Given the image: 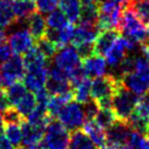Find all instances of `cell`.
Wrapping results in <instances>:
<instances>
[{"label":"cell","instance_id":"obj_1","mask_svg":"<svg viewBox=\"0 0 149 149\" xmlns=\"http://www.w3.org/2000/svg\"><path fill=\"white\" fill-rule=\"evenodd\" d=\"M127 87L138 97L149 93V61L141 54L134 58V70L120 77Z\"/></svg>","mask_w":149,"mask_h":149},{"label":"cell","instance_id":"obj_2","mask_svg":"<svg viewBox=\"0 0 149 149\" xmlns=\"http://www.w3.org/2000/svg\"><path fill=\"white\" fill-rule=\"evenodd\" d=\"M119 29L125 37L136 42L137 45H143L149 39V27L137 17L131 4L123 10Z\"/></svg>","mask_w":149,"mask_h":149},{"label":"cell","instance_id":"obj_3","mask_svg":"<svg viewBox=\"0 0 149 149\" xmlns=\"http://www.w3.org/2000/svg\"><path fill=\"white\" fill-rule=\"evenodd\" d=\"M120 82V77L113 75H104L96 77L91 82V98L99 108H111L113 94Z\"/></svg>","mask_w":149,"mask_h":149},{"label":"cell","instance_id":"obj_4","mask_svg":"<svg viewBox=\"0 0 149 149\" xmlns=\"http://www.w3.org/2000/svg\"><path fill=\"white\" fill-rule=\"evenodd\" d=\"M138 100L139 97L130 91L127 87H125L120 79L113 94L111 106L118 119L121 121H127L135 110Z\"/></svg>","mask_w":149,"mask_h":149},{"label":"cell","instance_id":"obj_5","mask_svg":"<svg viewBox=\"0 0 149 149\" xmlns=\"http://www.w3.org/2000/svg\"><path fill=\"white\" fill-rule=\"evenodd\" d=\"M70 139V131L61 122L50 120L42 141L46 149H69Z\"/></svg>","mask_w":149,"mask_h":149},{"label":"cell","instance_id":"obj_6","mask_svg":"<svg viewBox=\"0 0 149 149\" xmlns=\"http://www.w3.org/2000/svg\"><path fill=\"white\" fill-rule=\"evenodd\" d=\"M97 26L79 24L74 27V33L72 38V45L77 49L82 58L88 57L95 52L94 44L98 35Z\"/></svg>","mask_w":149,"mask_h":149},{"label":"cell","instance_id":"obj_7","mask_svg":"<svg viewBox=\"0 0 149 149\" xmlns=\"http://www.w3.org/2000/svg\"><path fill=\"white\" fill-rule=\"evenodd\" d=\"M82 57L74 46H64L59 48L54 56V66L64 71L68 76L82 66Z\"/></svg>","mask_w":149,"mask_h":149},{"label":"cell","instance_id":"obj_8","mask_svg":"<svg viewBox=\"0 0 149 149\" xmlns=\"http://www.w3.org/2000/svg\"><path fill=\"white\" fill-rule=\"evenodd\" d=\"M59 122H61L69 131H75L79 127H83L84 122L86 121V116L84 111V107L77 101H70L59 111Z\"/></svg>","mask_w":149,"mask_h":149},{"label":"cell","instance_id":"obj_9","mask_svg":"<svg viewBox=\"0 0 149 149\" xmlns=\"http://www.w3.org/2000/svg\"><path fill=\"white\" fill-rule=\"evenodd\" d=\"M136 46V42L128 39L127 37L119 36L114 44L111 46V48L104 56L108 65L112 69H118L121 65V63L124 61V59L128 56L127 52L134 51Z\"/></svg>","mask_w":149,"mask_h":149},{"label":"cell","instance_id":"obj_10","mask_svg":"<svg viewBox=\"0 0 149 149\" xmlns=\"http://www.w3.org/2000/svg\"><path fill=\"white\" fill-rule=\"evenodd\" d=\"M0 73L2 77V84L6 87L24 79L26 69L21 54H12L11 58L2 63L0 65Z\"/></svg>","mask_w":149,"mask_h":149},{"label":"cell","instance_id":"obj_11","mask_svg":"<svg viewBox=\"0 0 149 149\" xmlns=\"http://www.w3.org/2000/svg\"><path fill=\"white\" fill-rule=\"evenodd\" d=\"M34 37L27 27H19L8 35V44L17 54H25L34 47Z\"/></svg>","mask_w":149,"mask_h":149},{"label":"cell","instance_id":"obj_12","mask_svg":"<svg viewBox=\"0 0 149 149\" xmlns=\"http://www.w3.org/2000/svg\"><path fill=\"white\" fill-rule=\"evenodd\" d=\"M71 85L72 83L64 71L60 70L57 66H54L48 70L46 88L50 93V95H59L72 91Z\"/></svg>","mask_w":149,"mask_h":149},{"label":"cell","instance_id":"obj_13","mask_svg":"<svg viewBox=\"0 0 149 149\" xmlns=\"http://www.w3.org/2000/svg\"><path fill=\"white\" fill-rule=\"evenodd\" d=\"M84 73L89 79H96L107 74L108 63L106 61L104 56H100L98 54H94L83 58L82 62Z\"/></svg>","mask_w":149,"mask_h":149},{"label":"cell","instance_id":"obj_14","mask_svg":"<svg viewBox=\"0 0 149 149\" xmlns=\"http://www.w3.org/2000/svg\"><path fill=\"white\" fill-rule=\"evenodd\" d=\"M47 77H48V69L42 68V69L26 71L23 79L27 89L32 93H36L46 87Z\"/></svg>","mask_w":149,"mask_h":149},{"label":"cell","instance_id":"obj_15","mask_svg":"<svg viewBox=\"0 0 149 149\" xmlns=\"http://www.w3.org/2000/svg\"><path fill=\"white\" fill-rule=\"evenodd\" d=\"M131 131L132 127L126 121L118 120L111 127L108 128L107 141L114 144H127Z\"/></svg>","mask_w":149,"mask_h":149},{"label":"cell","instance_id":"obj_16","mask_svg":"<svg viewBox=\"0 0 149 149\" xmlns=\"http://www.w3.org/2000/svg\"><path fill=\"white\" fill-rule=\"evenodd\" d=\"M83 132L97 147H102L107 143V132L97 123L95 119H86L83 124Z\"/></svg>","mask_w":149,"mask_h":149},{"label":"cell","instance_id":"obj_17","mask_svg":"<svg viewBox=\"0 0 149 149\" xmlns=\"http://www.w3.org/2000/svg\"><path fill=\"white\" fill-rule=\"evenodd\" d=\"M118 37H119V32L116 29L100 31V33H98L97 35L95 44H94L95 54L104 56L108 50L111 48V46L114 44Z\"/></svg>","mask_w":149,"mask_h":149},{"label":"cell","instance_id":"obj_18","mask_svg":"<svg viewBox=\"0 0 149 149\" xmlns=\"http://www.w3.org/2000/svg\"><path fill=\"white\" fill-rule=\"evenodd\" d=\"M26 27L31 32L34 39H40L46 35L47 32V22L42 17V13L38 11H34L27 19H26Z\"/></svg>","mask_w":149,"mask_h":149},{"label":"cell","instance_id":"obj_19","mask_svg":"<svg viewBox=\"0 0 149 149\" xmlns=\"http://www.w3.org/2000/svg\"><path fill=\"white\" fill-rule=\"evenodd\" d=\"M22 132H23V145H32L36 143H40L45 134V127H40L37 125H33L27 121L22 122Z\"/></svg>","mask_w":149,"mask_h":149},{"label":"cell","instance_id":"obj_20","mask_svg":"<svg viewBox=\"0 0 149 149\" xmlns=\"http://www.w3.org/2000/svg\"><path fill=\"white\" fill-rule=\"evenodd\" d=\"M74 99V94H73V89L70 91H66L63 94H59V95H51L50 96L48 104H47V111L51 118L52 116H58L59 111L65 106L68 102H70Z\"/></svg>","mask_w":149,"mask_h":149},{"label":"cell","instance_id":"obj_21","mask_svg":"<svg viewBox=\"0 0 149 149\" xmlns=\"http://www.w3.org/2000/svg\"><path fill=\"white\" fill-rule=\"evenodd\" d=\"M59 8L71 23L79 22L83 3L81 0H59Z\"/></svg>","mask_w":149,"mask_h":149},{"label":"cell","instance_id":"obj_22","mask_svg":"<svg viewBox=\"0 0 149 149\" xmlns=\"http://www.w3.org/2000/svg\"><path fill=\"white\" fill-rule=\"evenodd\" d=\"M24 64L26 71L34 70V69H42V68H47V63L49 59L42 54L37 47L34 46L29 52H26L24 56Z\"/></svg>","mask_w":149,"mask_h":149},{"label":"cell","instance_id":"obj_23","mask_svg":"<svg viewBox=\"0 0 149 149\" xmlns=\"http://www.w3.org/2000/svg\"><path fill=\"white\" fill-rule=\"evenodd\" d=\"M17 23L13 0H0V27L9 29Z\"/></svg>","mask_w":149,"mask_h":149},{"label":"cell","instance_id":"obj_24","mask_svg":"<svg viewBox=\"0 0 149 149\" xmlns=\"http://www.w3.org/2000/svg\"><path fill=\"white\" fill-rule=\"evenodd\" d=\"M13 9L17 21H26L34 10H36L35 0H15L13 1Z\"/></svg>","mask_w":149,"mask_h":149},{"label":"cell","instance_id":"obj_25","mask_svg":"<svg viewBox=\"0 0 149 149\" xmlns=\"http://www.w3.org/2000/svg\"><path fill=\"white\" fill-rule=\"evenodd\" d=\"M69 149H98L86 134L79 130L73 131L71 135Z\"/></svg>","mask_w":149,"mask_h":149},{"label":"cell","instance_id":"obj_26","mask_svg":"<svg viewBox=\"0 0 149 149\" xmlns=\"http://www.w3.org/2000/svg\"><path fill=\"white\" fill-rule=\"evenodd\" d=\"M37 106V100H36V96L32 91H27L21 99L17 101V104L13 107L17 108V110L22 114L23 118L29 116L32 112L35 110V108Z\"/></svg>","mask_w":149,"mask_h":149},{"label":"cell","instance_id":"obj_27","mask_svg":"<svg viewBox=\"0 0 149 149\" xmlns=\"http://www.w3.org/2000/svg\"><path fill=\"white\" fill-rule=\"evenodd\" d=\"M22 123H4L3 132L4 136L13 145V147H20L23 141Z\"/></svg>","mask_w":149,"mask_h":149},{"label":"cell","instance_id":"obj_28","mask_svg":"<svg viewBox=\"0 0 149 149\" xmlns=\"http://www.w3.org/2000/svg\"><path fill=\"white\" fill-rule=\"evenodd\" d=\"M91 82L89 81V77H85L83 81L74 85L73 94H74V99L81 104H85L88 102L91 98Z\"/></svg>","mask_w":149,"mask_h":149},{"label":"cell","instance_id":"obj_29","mask_svg":"<svg viewBox=\"0 0 149 149\" xmlns=\"http://www.w3.org/2000/svg\"><path fill=\"white\" fill-rule=\"evenodd\" d=\"M94 119L104 130H108L109 127H111L112 125L119 120L112 108H99V110H98V112H97V114H96Z\"/></svg>","mask_w":149,"mask_h":149},{"label":"cell","instance_id":"obj_30","mask_svg":"<svg viewBox=\"0 0 149 149\" xmlns=\"http://www.w3.org/2000/svg\"><path fill=\"white\" fill-rule=\"evenodd\" d=\"M98 15H99L98 6H83L82 13L79 20V24L97 26Z\"/></svg>","mask_w":149,"mask_h":149},{"label":"cell","instance_id":"obj_31","mask_svg":"<svg viewBox=\"0 0 149 149\" xmlns=\"http://www.w3.org/2000/svg\"><path fill=\"white\" fill-rule=\"evenodd\" d=\"M46 22H47V29L58 31L62 29L69 21L61 10H54L49 14H47Z\"/></svg>","mask_w":149,"mask_h":149},{"label":"cell","instance_id":"obj_32","mask_svg":"<svg viewBox=\"0 0 149 149\" xmlns=\"http://www.w3.org/2000/svg\"><path fill=\"white\" fill-rule=\"evenodd\" d=\"M7 91L10 104L11 106H15L17 104V101L29 91V89H27V87L25 86V84L17 82V83H14L7 87V91Z\"/></svg>","mask_w":149,"mask_h":149},{"label":"cell","instance_id":"obj_33","mask_svg":"<svg viewBox=\"0 0 149 149\" xmlns=\"http://www.w3.org/2000/svg\"><path fill=\"white\" fill-rule=\"evenodd\" d=\"M132 8L134 9L137 17L141 19V21L149 27V0H138L131 2Z\"/></svg>","mask_w":149,"mask_h":149},{"label":"cell","instance_id":"obj_34","mask_svg":"<svg viewBox=\"0 0 149 149\" xmlns=\"http://www.w3.org/2000/svg\"><path fill=\"white\" fill-rule=\"evenodd\" d=\"M127 144L131 149H149V141L146 135L134 131L133 128L128 137Z\"/></svg>","mask_w":149,"mask_h":149},{"label":"cell","instance_id":"obj_35","mask_svg":"<svg viewBox=\"0 0 149 149\" xmlns=\"http://www.w3.org/2000/svg\"><path fill=\"white\" fill-rule=\"evenodd\" d=\"M36 47H37L38 49L40 50L48 59L54 58V56L56 54L57 50H58V47L54 45L50 39H48V38L46 37V36H44V37L40 38V39H38Z\"/></svg>","mask_w":149,"mask_h":149},{"label":"cell","instance_id":"obj_36","mask_svg":"<svg viewBox=\"0 0 149 149\" xmlns=\"http://www.w3.org/2000/svg\"><path fill=\"white\" fill-rule=\"evenodd\" d=\"M59 6V0H35L36 11L42 14H49Z\"/></svg>","mask_w":149,"mask_h":149},{"label":"cell","instance_id":"obj_37","mask_svg":"<svg viewBox=\"0 0 149 149\" xmlns=\"http://www.w3.org/2000/svg\"><path fill=\"white\" fill-rule=\"evenodd\" d=\"M1 116L4 123H22L24 121V118L22 116V114L13 106L7 108Z\"/></svg>","mask_w":149,"mask_h":149},{"label":"cell","instance_id":"obj_38","mask_svg":"<svg viewBox=\"0 0 149 149\" xmlns=\"http://www.w3.org/2000/svg\"><path fill=\"white\" fill-rule=\"evenodd\" d=\"M134 112H136L137 114H139L149 122V93L139 97Z\"/></svg>","mask_w":149,"mask_h":149},{"label":"cell","instance_id":"obj_39","mask_svg":"<svg viewBox=\"0 0 149 149\" xmlns=\"http://www.w3.org/2000/svg\"><path fill=\"white\" fill-rule=\"evenodd\" d=\"M12 52L13 51L9 44H6L4 42L0 44V65L12 57Z\"/></svg>","mask_w":149,"mask_h":149},{"label":"cell","instance_id":"obj_40","mask_svg":"<svg viewBox=\"0 0 149 149\" xmlns=\"http://www.w3.org/2000/svg\"><path fill=\"white\" fill-rule=\"evenodd\" d=\"M10 106L11 104H10V101H9L7 91H3V89H0V111L3 112Z\"/></svg>","mask_w":149,"mask_h":149},{"label":"cell","instance_id":"obj_41","mask_svg":"<svg viewBox=\"0 0 149 149\" xmlns=\"http://www.w3.org/2000/svg\"><path fill=\"white\" fill-rule=\"evenodd\" d=\"M100 149H131L128 144H114V143H109L107 141Z\"/></svg>","mask_w":149,"mask_h":149},{"label":"cell","instance_id":"obj_42","mask_svg":"<svg viewBox=\"0 0 149 149\" xmlns=\"http://www.w3.org/2000/svg\"><path fill=\"white\" fill-rule=\"evenodd\" d=\"M0 149H14L13 145L2 133H0Z\"/></svg>","mask_w":149,"mask_h":149},{"label":"cell","instance_id":"obj_43","mask_svg":"<svg viewBox=\"0 0 149 149\" xmlns=\"http://www.w3.org/2000/svg\"><path fill=\"white\" fill-rule=\"evenodd\" d=\"M17 149H46L42 141L40 143H36V144H32V145H23L17 147Z\"/></svg>","mask_w":149,"mask_h":149},{"label":"cell","instance_id":"obj_44","mask_svg":"<svg viewBox=\"0 0 149 149\" xmlns=\"http://www.w3.org/2000/svg\"><path fill=\"white\" fill-rule=\"evenodd\" d=\"M83 6H98L100 0H81Z\"/></svg>","mask_w":149,"mask_h":149},{"label":"cell","instance_id":"obj_45","mask_svg":"<svg viewBox=\"0 0 149 149\" xmlns=\"http://www.w3.org/2000/svg\"><path fill=\"white\" fill-rule=\"evenodd\" d=\"M2 29H3L0 27V44H2V42L6 40V33H4Z\"/></svg>","mask_w":149,"mask_h":149},{"label":"cell","instance_id":"obj_46","mask_svg":"<svg viewBox=\"0 0 149 149\" xmlns=\"http://www.w3.org/2000/svg\"><path fill=\"white\" fill-rule=\"evenodd\" d=\"M3 125H4L3 119H2V116L0 114V133H1V131H2V130H3Z\"/></svg>","mask_w":149,"mask_h":149},{"label":"cell","instance_id":"obj_47","mask_svg":"<svg viewBox=\"0 0 149 149\" xmlns=\"http://www.w3.org/2000/svg\"><path fill=\"white\" fill-rule=\"evenodd\" d=\"M2 85V77H1V73H0V87Z\"/></svg>","mask_w":149,"mask_h":149},{"label":"cell","instance_id":"obj_48","mask_svg":"<svg viewBox=\"0 0 149 149\" xmlns=\"http://www.w3.org/2000/svg\"><path fill=\"white\" fill-rule=\"evenodd\" d=\"M146 137H147V139H148V141H149V132L146 134Z\"/></svg>","mask_w":149,"mask_h":149},{"label":"cell","instance_id":"obj_49","mask_svg":"<svg viewBox=\"0 0 149 149\" xmlns=\"http://www.w3.org/2000/svg\"><path fill=\"white\" fill-rule=\"evenodd\" d=\"M132 1H138V0H132Z\"/></svg>","mask_w":149,"mask_h":149}]
</instances>
